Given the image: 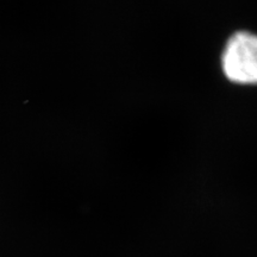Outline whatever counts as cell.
I'll return each mask as SVG.
<instances>
[{"label": "cell", "instance_id": "1", "mask_svg": "<svg viewBox=\"0 0 257 257\" xmlns=\"http://www.w3.org/2000/svg\"><path fill=\"white\" fill-rule=\"evenodd\" d=\"M221 68L231 82L257 85V35L239 31L231 36L221 55Z\"/></svg>", "mask_w": 257, "mask_h": 257}]
</instances>
